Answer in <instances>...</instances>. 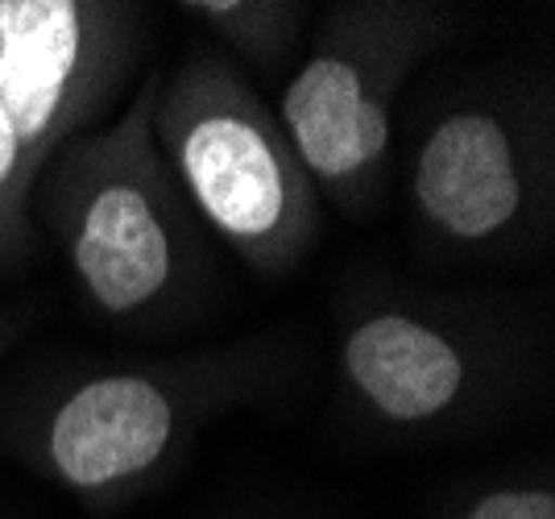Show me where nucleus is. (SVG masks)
<instances>
[{"mask_svg": "<svg viewBox=\"0 0 555 519\" xmlns=\"http://www.w3.org/2000/svg\"><path fill=\"white\" fill-rule=\"evenodd\" d=\"M315 354L295 329H257L175 354L67 362L0 395V457L113 516L170 482L216 420L282 412Z\"/></svg>", "mask_w": 555, "mask_h": 519, "instance_id": "obj_1", "label": "nucleus"}, {"mask_svg": "<svg viewBox=\"0 0 555 519\" xmlns=\"http://www.w3.org/2000/svg\"><path fill=\"white\" fill-rule=\"evenodd\" d=\"M332 320L340 425L377 445L473 436L543 382L547 341L518 300L352 279Z\"/></svg>", "mask_w": 555, "mask_h": 519, "instance_id": "obj_2", "label": "nucleus"}, {"mask_svg": "<svg viewBox=\"0 0 555 519\" xmlns=\"http://www.w3.org/2000/svg\"><path fill=\"white\" fill-rule=\"evenodd\" d=\"M29 216L54 241L70 300L116 332L186 329L216 295V254L150 129V75L108 125L70 134Z\"/></svg>", "mask_w": 555, "mask_h": 519, "instance_id": "obj_3", "label": "nucleus"}, {"mask_svg": "<svg viewBox=\"0 0 555 519\" xmlns=\"http://www.w3.org/2000/svg\"><path fill=\"white\" fill-rule=\"evenodd\" d=\"M406 220L440 266H527L555 237V84L489 67L443 88L415 125Z\"/></svg>", "mask_w": 555, "mask_h": 519, "instance_id": "obj_4", "label": "nucleus"}, {"mask_svg": "<svg viewBox=\"0 0 555 519\" xmlns=\"http://www.w3.org/2000/svg\"><path fill=\"white\" fill-rule=\"evenodd\" d=\"M154 145L191 213L261 283H286L315 254L324 200L278 113L211 42L150 72Z\"/></svg>", "mask_w": 555, "mask_h": 519, "instance_id": "obj_5", "label": "nucleus"}, {"mask_svg": "<svg viewBox=\"0 0 555 519\" xmlns=\"http://www.w3.org/2000/svg\"><path fill=\"white\" fill-rule=\"evenodd\" d=\"M468 29L473 9L443 0H336L320 9L274 113L324 208L345 220H373L386 208L398 96Z\"/></svg>", "mask_w": 555, "mask_h": 519, "instance_id": "obj_6", "label": "nucleus"}, {"mask_svg": "<svg viewBox=\"0 0 555 519\" xmlns=\"http://www.w3.org/2000/svg\"><path fill=\"white\" fill-rule=\"evenodd\" d=\"M150 13L129 0H0V283L42 254L29 195L50 154L141 72Z\"/></svg>", "mask_w": 555, "mask_h": 519, "instance_id": "obj_7", "label": "nucleus"}, {"mask_svg": "<svg viewBox=\"0 0 555 519\" xmlns=\"http://www.w3.org/2000/svg\"><path fill=\"white\" fill-rule=\"evenodd\" d=\"M170 9L191 17L211 38V47L224 50L241 72L261 79L266 88L291 79L315 25V9L302 0H179Z\"/></svg>", "mask_w": 555, "mask_h": 519, "instance_id": "obj_8", "label": "nucleus"}, {"mask_svg": "<svg viewBox=\"0 0 555 519\" xmlns=\"http://www.w3.org/2000/svg\"><path fill=\"white\" fill-rule=\"evenodd\" d=\"M452 519H555L552 478H518L477 486L452 507Z\"/></svg>", "mask_w": 555, "mask_h": 519, "instance_id": "obj_9", "label": "nucleus"}, {"mask_svg": "<svg viewBox=\"0 0 555 519\" xmlns=\"http://www.w3.org/2000/svg\"><path fill=\"white\" fill-rule=\"evenodd\" d=\"M47 295H17V300H0V362L22 345L29 332L42 325L47 316Z\"/></svg>", "mask_w": 555, "mask_h": 519, "instance_id": "obj_10", "label": "nucleus"}]
</instances>
